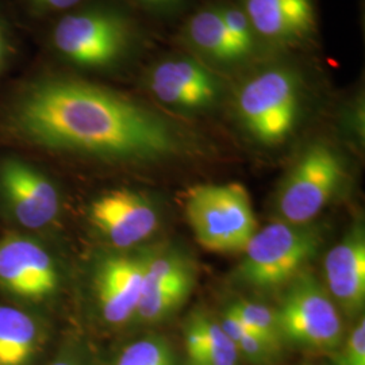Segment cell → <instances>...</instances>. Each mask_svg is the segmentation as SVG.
<instances>
[{
	"instance_id": "obj_1",
	"label": "cell",
	"mask_w": 365,
	"mask_h": 365,
	"mask_svg": "<svg viewBox=\"0 0 365 365\" xmlns=\"http://www.w3.org/2000/svg\"><path fill=\"white\" fill-rule=\"evenodd\" d=\"M6 128L30 146L111 161H153L182 149L168 119L84 78L46 75L26 83L6 113Z\"/></svg>"
},
{
	"instance_id": "obj_2",
	"label": "cell",
	"mask_w": 365,
	"mask_h": 365,
	"mask_svg": "<svg viewBox=\"0 0 365 365\" xmlns=\"http://www.w3.org/2000/svg\"><path fill=\"white\" fill-rule=\"evenodd\" d=\"M140 42V30L130 15L106 1L83 3L61 14L49 34L58 58L88 72H111L128 64Z\"/></svg>"
},
{
	"instance_id": "obj_3",
	"label": "cell",
	"mask_w": 365,
	"mask_h": 365,
	"mask_svg": "<svg viewBox=\"0 0 365 365\" xmlns=\"http://www.w3.org/2000/svg\"><path fill=\"white\" fill-rule=\"evenodd\" d=\"M306 84L299 69L288 63L262 66L238 84L237 117L260 144H282L299 120Z\"/></svg>"
},
{
	"instance_id": "obj_4",
	"label": "cell",
	"mask_w": 365,
	"mask_h": 365,
	"mask_svg": "<svg viewBox=\"0 0 365 365\" xmlns=\"http://www.w3.org/2000/svg\"><path fill=\"white\" fill-rule=\"evenodd\" d=\"M185 214L196 242L210 252H242L259 229L249 192L240 182L192 187Z\"/></svg>"
},
{
	"instance_id": "obj_5",
	"label": "cell",
	"mask_w": 365,
	"mask_h": 365,
	"mask_svg": "<svg viewBox=\"0 0 365 365\" xmlns=\"http://www.w3.org/2000/svg\"><path fill=\"white\" fill-rule=\"evenodd\" d=\"M319 237L306 226L272 222L249 240L238 276L255 288L272 289L291 283L302 274L319 245Z\"/></svg>"
},
{
	"instance_id": "obj_6",
	"label": "cell",
	"mask_w": 365,
	"mask_h": 365,
	"mask_svg": "<svg viewBox=\"0 0 365 365\" xmlns=\"http://www.w3.org/2000/svg\"><path fill=\"white\" fill-rule=\"evenodd\" d=\"M282 339L315 351H333L342 342L344 324L327 287L312 274L288 283L276 310Z\"/></svg>"
},
{
	"instance_id": "obj_7",
	"label": "cell",
	"mask_w": 365,
	"mask_h": 365,
	"mask_svg": "<svg viewBox=\"0 0 365 365\" xmlns=\"http://www.w3.org/2000/svg\"><path fill=\"white\" fill-rule=\"evenodd\" d=\"M344 163L325 144L309 146L282 184L276 207L283 221L306 226L327 207L344 179Z\"/></svg>"
},
{
	"instance_id": "obj_8",
	"label": "cell",
	"mask_w": 365,
	"mask_h": 365,
	"mask_svg": "<svg viewBox=\"0 0 365 365\" xmlns=\"http://www.w3.org/2000/svg\"><path fill=\"white\" fill-rule=\"evenodd\" d=\"M144 87L160 103L182 113L207 111L225 93L218 72L192 54L158 58L145 71Z\"/></svg>"
},
{
	"instance_id": "obj_9",
	"label": "cell",
	"mask_w": 365,
	"mask_h": 365,
	"mask_svg": "<svg viewBox=\"0 0 365 365\" xmlns=\"http://www.w3.org/2000/svg\"><path fill=\"white\" fill-rule=\"evenodd\" d=\"M60 271L51 252L31 237L0 238V289L27 302L51 299L60 288Z\"/></svg>"
},
{
	"instance_id": "obj_10",
	"label": "cell",
	"mask_w": 365,
	"mask_h": 365,
	"mask_svg": "<svg viewBox=\"0 0 365 365\" xmlns=\"http://www.w3.org/2000/svg\"><path fill=\"white\" fill-rule=\"evenodd\" d=\"M0 200L14 221L33 230L56 221L61 207L54 182L31 164L14 157L0 161Z\"/></svg>"
},
{
	"instance_id": "obj_11",
	"label": "cell",
	"mask_w": 365,
	"mask_h": 365,
	"mask_svg": "<svg viewBox=\"0 0 365 365\" xmlns=\"http://www.w3.org/2000/svg\"><path fill=\"white\" fill-rule=\"evenodd\" d=\"M93 226L118 249L138 245L158 227L155 206L130 190H115L93 200L90 209Z\"/></svg>"
},
{
	"instance_id": "obj_12",
	"label": "cell",
	"mask_w": 365,
	"mask_h": 365,
	"mask_svg": "<svg viewBox=\"0 0 365 365\" xmlns=\"http://www.w3.org/2000/svg\"><path fill=\"white\" fill-rule=\"evenodd\" d=\"M247 14L261 45L295 46L317 31L314 0H235Z\"/></svg>"
},
{
	"instance_id": "obj_13",
	"label": "cell",
	"mask_w": 365,
	"mask_h": 365,
	"mask_svg": "<svg viewBox=\"0 0 365 365\" xmlns=\"http://www.w3.org/2000/svg\"><path fill=\"white\" fill-rule=\"evenodd\" d=\"M149 255H113L99 262L95 286L107 324L123 325L135 317Z\"/></svg>"
},
{
	"instance_id": "obj_14",
	"label": "cell",
	"mask_w": 365,
	"mask_h": 365,
	"mask_svg": "<svg viewBox=\"0 0 365 365\" xmlns=\"http://www.w3.org/2000/svg\"><path fill=\"white\" fill-rule=\"evenodd\" d=\"M327 289L346 314L360 313L365 300V237L354 227L329 250L324 261Z\"/></svg>"
},
{
	"instance_id": "obj_15",
	"label": "cell",
	"mask_w": 365,
	"mask_h": 365,
	"mask_svg": "<svg viewBox=\"0 0 365 365\" xmlns=\"http://www.w3.org/2000/svg\"><path fill=\"white\" fill-rule=\"evenodd\" d=\"M182 41L190 53L212 69H232L247 63L223 25L218 3L191 14L182 27Z\"/></svg>"
},
{
	"instance_id": "obj_16",
	"label": "cell",
	"mask_w": 365,
	"mask_h": 365,
	"mask_svg": "<svg viewBox=\"0 0 365 365\" xmlns=\"http://www.w3.org/2000/svg\"><path fill=\"white\" fill-rule=\"evenodd\" d=\"M41 341L37 318L22 309L0 304V365H29Z\"/></svg>"
},
{
	"instance_id": "obj_17",
	"label": "cell",
	"mask_w": 365,
	"mask_h": 365,
	"mask_svg": "<svg viewBox=\"0 0 365 365\" xmlns=\"http://www.w3.org/2000/svg\"><path fill=\"white\" fill-rule=\"evenodd\" d=\"M195 283V272L191 268L160 283H144L141 299L134 318L144 322H156L179 307Z\"/></svg>"
},
{
	"instance_id": "obj_18",
	"label": "cell",
	"mask_w": 365,
	"mask_h": 365,
	"mask_svg": "<svg viewBox=\"0 0 365 365\" xmlns=\"http://www.w3.org/2000/svg\"><path fill=\"white\" fill-rule=\"evenodd\" d=\"M200 327L205 334V348L190 365H238L240 353L235 342L227 337L221 324L199 314Z\"/></svg>"
},
{
	"instance_id": "obj_19",
	"label": "cell",
	"mask_w": 365,
	"mask_h": 365,
	"mask_svg": "<svg viewBox=\"0 0 365 365\" xmlns=\"http://www.w3.org/2000/svg\"><path fill=\"white\" fill-rule=\"evenodd\" d=\"M229 310L235 313L255 334L267 341L272 348H279L282 336L276 310L255 300H238L229 307Z\"/></svg>"
},
{
	"instance_id": "obj_20",
	"label": "cell",
	"mask_w": 365,
	"mask_h": 365,
	"mask_svg": "<svg viewBox=\"0 0 365 365\" xmlns=\"http://www.w3.org/2000/svg\"><path fill=\"white\" fill-rule=\"evenodd\" d=\"M218 9L221 13L223 25L226 27L230 38L233 39L237 49L245 57L252 60L261 48L260 39L257 38L252 24L249 22L247 14L235 1H218Z\"/></svg>"
},
{
	"instance_id": "obj_21",
	"label": "cell",
	"mask_w": 365,
	"mask_h": 365,
	"mask_svg": "<svg viewBox=\"0 0 365 365\" xmlns=\"http://www.w3.org/2000/svg\"><path fill=\"white\" fill-rule=\"evenodd\" d=\"M115 365H176V357L167 339L152 336L126 345Z\"/></svg>"
},
{
	"instance_id": "obj_22",
	"label": "cell",
	"mask_w": 365,
	"mask_h": 365,
	"mask_svg": "<svg viewBox=\"0 0 365 365\" xmlns=\"http://www.w3.org/2000/svg\"><path fill=\"white\" fill-rule=\"evenodd\" d=\"M221 327L227 337L235 342L240 356L247 357L250 361L264 363L276 351L267 341H264L248 327H245L242 321L229 309L223 315Z\"/></svg>"
},
{
	"instance_id": "obj_23",
	"label": "cell",
	"mask_w": 365,
	"mask_h": 365,
	"mask_svg": "<svg viewBox=\"0 0 365 365\" xmlns=\"http://www.w3.org/2000/svg\"><path fill=\"white\" fill-rule=\"evenodd\" d=\"M339 365H365V321L361 318L339 354Z\"/></svg>"
},
{
	"instance_id": "obj_24",
	"label": "cell",
	"mask_w": 365,
	"mask_h": 365,
	"mask_svg": "<svg viewBox=\"0 0 365 365\" xmlns=\"http://www.w3.org/2000/svg\"><path fill=\"white\" fill-rule=\"evenodd\" d=\"M30 10L38 15L64 14L81 6L86 0H25Z\"/></svg>"
},
{
	"instance_id": "obj_25",
	"label": "cell",
	"mask_w": 365,
	"mask_h": 365,
	"mask_svg": "<svg viewBox=\"0 0 365 365\" xmlns=\"http://www.w3.org/2000/svg\"><path fill=\"white\" fill-rule=\"evenodd\" d=\"M140 9L157 16H170L180 13L188 0H133Z\"/></svg>"
},
{
	"instance_id": "obj_26",
	"label": "cell",
	"mask_w": 365,
	"mask_h": 365,
	"mask_svg": "<svg viewBox=\"0 0 365 365\" xmlns=\"http://www.w3.org/2000/svg\"><path fill=\"white\" fill-rule=\"evenodd\" d=\"M13 53V38L10 29L3 19V16L0 15V78L4 75L6 69L10 66Z\"/></svg>"
},
{
	"instance_id": "obj_27",
	"label": "cell",
	"mask_w": 365,
	"mask_h": 365,
	"mask_svg": "<svg viewBox=\"0 0 365 365\" xmlns=\"http://www.w3.org/2000/svg\"><path fill=\"white\" fill-rule=\"evenodd\" d=\"M49 365H78L76 363H73L72 360H68V359H58L56 361H53Z\"/></svg>"
}]
</instances>
